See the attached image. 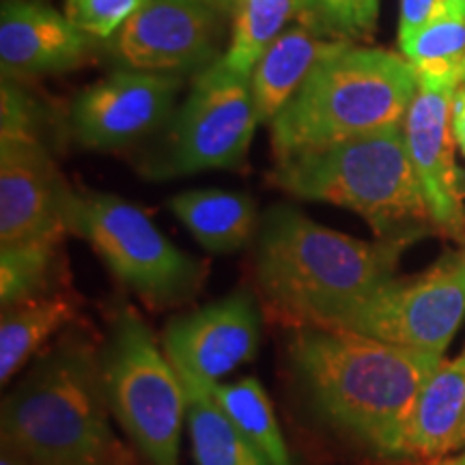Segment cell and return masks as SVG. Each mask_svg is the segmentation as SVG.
<instances>
[{"mask_svg": "<svg viewBox=\"0 0 465 465\" xmlns=\"http://www.w3.org/2000/svg\"><path fill=\"white\" fill-rule=\"evenodd\" d=\"M67 232L84 237L125 287L149 306H177L194 298L207 267L179 250L147 213L119 196L72 190Z\"/></svg>", "mask_w": 465, "mask_h": 465, "instance_id": "6", "label": "cell"}, {"mask_svg": "<svg viewBox=\"0 0 465 465\" xmlns=\"http://www.w3.org/2000/svg\"><path fill=\"white\" fill-rule=\"evenodd\" d=\"M205 391L223 407L226 418L272 465H293L278 427L272 401L259 380L243 377L235 383H205Z\"/></svg>", "mask_w": 465, "mask_h": 465, "instance_id": "21", "label": "cell"}, {"mask_svg": "<svg viewBox=\"0 0 465 465\" xmlns=\"http://www.w3.org/2000/svg\"><path fill=\"white\" fill-rule=\"evenodd\" d=\"M449 15H459L452 0H401L399 44Z\"/></svg>", "mask_w": 465, "mask_h": 465, "instance_id": "27", "label": "cell"}, {"mask_svg": "<svg viewBox=\"0 0 465 465\" xmlns=\"http://www.w3.org/2000/svg\"><path fill=\"white\" fill-rule=\"evenodd\" d=\"M74 304L65 295H35L3 308L0 319V381L7 383L35 351L67 325Z\"/></svg>", "mask_w": 465, "mask_h": 465, "instance_id": "20", "label": "cell"}, {"mask_svg": "<svg viewBox=\"0 0 465 465\" xmlns=\"http://www.w3.org/2000/svg\"><path fill=\"white\" fill-rule=\"evenodd\" d=\"M465 83V61H463V65H461V84Z\"/></svg>", "mask_w": 465, "mask_h": 465, "instance_id": "35", "label": "cell"}, {"mask_svg": "<svg viewBox=\"0 0 465 465\" xmlns=\"http://www.w3.org/2000/svg\"><path fill=\"white\" fill-rule=\"evenodd\" d=\"M177 91V75L119 69L74 100L69 124L75 141L91 149L124 147L166 119Z\"/></svg>", "mask_w": 465, "mask_h": 465, "instance_id": "14", "label": "cell"}, {"mask_svg": "<svg viewBox=\"0 0 465 465\" xmlns=\"http://www.w3.org/2000/svg\"><path fill=\"white\" fill-rule=\"evenodd\" d=\"M341 44L322 37L304 25L284 28L250 74V91L259 124H272L317 63L339 50Z\"/></svg>", "mask_w": 465, "mask_h": 465, "instance_id": "16", "label": "cell"}, {"mask_svg": "<svg viewBox=\"0 0 465 465\" xmlns=\"http://www.w3.org/2000/svg\"><path fill=\"white\" fill-rule=\"evenodd\" d=\"M452 5H455L457 14L461 15V17H465V0H452Z\"/></svg>", "mask_w": 465, "mask_h": 465, "instance_id": "34", "label": "cell"}, {"mask_svg": "<svg viewBox=\"0 0 465 465\" xmlns=\"http://www.w3.org/2000/svg\"><path fill=\"white\" fill-rule=\"evenodd\" d=\"M431 465H465V452H461V455L455 457V459H446V461H438V463H431Z\"/></svg>", "mask_w": 465, "mask_h": 465, "instance_id": "33", "label": "cell"}, {"mask_svg": "<svg viewBox=\"0 0 465 465\" xmlns=\"http://www.w3.org/2000/svg\"><path fill=\"white\" fill-rule=\"evenodd\" d=\"M291 362L325 422L381 459H405L424 381L444 358L339 328L302 325Z\"/></svg>", "mask_w": 465, "mask_h": 465, "instance_id": "1", "label": "cell"}, {"mask_svg": "<svg viewBox=\"0 0 465 465\" xmlns=\"http://www.w3.org/2000/svg\"><path fill=\"white\" fill-rule=\"evenodd\" d=\"M459 449H465V418H463L461 427H459L455 440H452V450H459Z\"/></svg>", "mask_w": 465, "mask_h": 465, "instance_id": "31", "label": "cell"}, {"mask_svg": "<svg viewBox=\"0 0 465 465\" xmlns=\"http://www.w3.org/2000/svg\"><path fill=\"white\" fill-rule=\"evenodd\" d=\"M300 0H237L232 7V37L220 65L250 80L263 52L298 17Z\"/></svg>", "mask_w": 465, "mask_h": 465, "instance_id": "22", "label": "cell"}, {"mask_svg": "<svg viewBox=\"0 0 465 465\" xmlns=\"http://www.w3.org/2000/svg\"><path fill=\"white\" fill-rule=\"evenodd\" d=\"M179 373V371H177ZM188 401V420L192 452L199 465H272L237 431L205 386L194 377L179 373Z\"/></svg>", "mask_w": 465, "mask_h": 465, "instance_id": "19", "label": "cell"}, {"mask_svg": "<svg viewBox=\"0 0 465 465\" xmlns=\"http://www.w3.org/2000/svg\"><path fill=\"white\" fill-rule=\"evenodd\" d=\"M272 179L298 199L351 209L377 240L410 246L438 235L407 153L403 124L278 160Z\"/></svg>", "mask_w": 465, "mask_h": 465, "instance_id": "3", "label": "cell"}, {"mask_svg": "<svg viewBox=\"0 0 465 465\" xmlns=\"http://www.w3.org/2000/svg\"><path fill=\"white\" fill-rule=\"evenodd\" d=\"M0 465H37L25 450L17 449L9 440H3V450H0Z\"/></svg>", "mask_w": 465, "mask_h": 465, "instance_id": "30", "label": "cell"}, {"mask_svg": "<svg viewBox=\"0 0 465 465\" xmlns=\"http://www.w3.org/2000/svg\"><path fill=\"white\" fill-rule=\"evenodd\" d=\"M100 362L116 422L151 465H179V440L188 414L183 381L132 308L116 317Z\"/></svg>", "mask_w": 465, "mask_h": 465, "instance_id": "7", "label": "cell"}, {"mask_svg": "<svg viewBox=\"0 0 465 465\" xmlns=\"http://www.w3.org/2000/svg\"><path fill=\"white\" fill-rule=\"evenodd\" d=\"M226 11L209 0H147L108 39V54L130 72L203 74L220 58Z\"/></svg>", "mask_w": 465, "mask_h": 465, "instance_id": "10", "label": "cell"}, {"mask_svg": "<svg viewBox=\"0 0 465 465\" xmlns=\"http://www.w3.org/2000/svg\"><path fill=\"white\" fill-rule=\"evenodd\" d=\"M259 342V308L248 291L174 317L164 332V351L174 369L205 383H216L250 362Z\"/></svg>", "mask_w": 465, "mask_h": 465, "instance_id": "13", "label": "cell"}, {"mask_svg": "<svg viewBox=\"0 0 465 465\" xmlns=\"http://www.w3.org/2000/svg\"><path fill=\"white\" fill-rule=\"evenodd\" d=\"M56 240L3 246L0 252V302L3 308L14 306L44 293L52 265H54Z\"/></svg>", "mask_w": 465, "mask_h": 465, "instance_id": "24", "label": "cell"}, {"mask_svg": "<svg viewBox=\"0 0 465 465\" xmlns=\"http://www.w3.org/2000/svg\"><path fill=\"white\" fill-rule=\"evenodd\" d=\"M450 130L452 138H455L459 151L465 158V83L459 86L452 100V113H450Z\"/></svg>", "mask_w": 465, "mask_h": 465, "instance_id": "29", "label": "cell"}, {"mask_svg": "<svg viewBox=\"0 0 465 465\" xmlns=\"http://www.w3.org/2000/svg\"><path fill=\"white\" fill-rule=\"evenodd\" d=\"M459 80L418 78L416 100L403 121L405 144L440 237L465 246V179L455 162L450 130Z\"/></svg>", "mask_w": 465, "mask_h": 465, "instance_id": "11", "label": "cell"}, {"mask_svg": "<svg viewBox=\"0 0 465 465\" xmlns=\"http://www.w3.org/2000/svg\"><path fill=\"white\" fill-rule=\"evenodd\" d=\"M144 3L147 0H67L65 15L80 31L108 42Z\"/></svg>", "mask_w": 465, "mask_h": 465, "instance_id": "26", "label": "cell"}, {"mask_svg": "<svg viewBox=\"0 0 465 465\" xmlns=\"http://www.w3.org/2000/svg\"><path fill=\"white\" fill-rule=\"evenodd\" d=\"M401 54L411 63L418 78L459 80L465 61V17L449 15L433 22L407 42L399 44Z\"/></svg>", "mask_w": 465, "mask_h": 465, "instance_id": "23", "label": "cell"}, {"mask_svg": "<svg viewBox=\"0 0 465 465\" xmlns=\"http://www.w3.org/2000/svg\"><path fill=\"white\" fill-rule=\"evenodd\" d=\"M381 0H300V25L336 42L373 35Z\"/></svg>", "mask_w": 465, "mask_h": 465, "instance_id": "25", "label": "cell"}, {"mask_svg": "<svg viewBox=\"0 0 465 465\" xmlns=\"http://www.w3.org/2000/svg\"><path fill=\"white\" fill-rule=\"evenodd\" d=\"M416 93L403 54L342 42L270 124L276 160L403 124Z\"/></svg>", "mask_w": 465, "mask_h": 465, "instance_id": "4", "label": "cell"}, {"mask_svg": "<svg viewBox=\"0 0 465 465\" xmlns=\"http://www.w3.org/2000/svg\"><path fill=\"white\" fill-rule=\"evenodd\" d=\"M102 362L80 342L56 347L3 401V440L37 465H114Z\"/></svg>", "mask_w": 465, "mask_h": 465, "instance_id": "5", "label": "cell"}, {"mask_svg": "<svg viewBox=\"0 0 465 465\" xmlns=\"http://www.w3.org/2000/svg\"><path fill=\"white\" fill-rule=\"evenodd\" d=\"M407 243L364 242L317 224L291 205L261 216L257 281L289 323L330 328L336 319L397 278Z\"/></svg>", "mask_w": 465, "mask_h": 465, "instance_id": "2", "label": "cell"}, {"mask_svg": "<svg viewBox=\"0 0 465 465\" xmlns=\"http://www.w3.org/2000/svg\"><path fill=\"white\" fill-rule=\"evenodd\" d=\"M72 194L39 136L0 138V243L61 242Z\"/></svg>", "mask_w": 465, "mask_h": 465, "instance_id": "12", "label": "cell"}, {"mask_svg": "<svg viewBox=\"0 0 465 465\" xmlns=\"http://www.w3.org/2000/svg\"><path fill=\"white\" fill-rule=\"evenodd\" d=\"M209 3L218 5V7H220V9H224L226 14H232V7H235L237 0H209Z\"/></svg>", "mask_w": 465, "mask_h": 465, "instance_id": "32", "label": "cell"}, {"mask_svg": "<svg viewBox=\"0 0 465 465\" xmlns=\"http://www.w3.org/2000/svg\"><path fill=\"white\" fill-rule=\"evenodd\" d=\"M93 39L45 0H3L0 65L5 75L69 72L89 58Z\"/></svg>", "mask_w": 465, "mask_h": 465, "instance_id": "15", "label": "cell"}, {"mask_svg": "<svg viewBox=\"0 0 465 465\" xmlns=\"http://www.w3.org/2000/svg\"><path fill=\"white\" fill-rule=\"evenodd\" d=\"M465 418V349L455 360H441L418 394L405 457L433 461L452 452V440Z\"/></svg>", "mask_w": 465, "mask_h": 465, "instance_id": "17", "label": "cell"}, {"mask_svg": "<svg viewBox=\"0 0 465 465\" xmlns=\"http://www.w3.org/2000/svg\"><path fill=\"white\" fill-rule=\"evenodd\" d=\"M173 213L212 252H232L252 240L261 218L248 194L224 190H190L173 196Z\"/></svg>", "mask_w": 465, "mask_h": 465, "instance_id": "18", "label": "cell"}, {"mask_svg": "<svg viewBox=\"0 0 465 465\" xmlns=\"http://www.w3.org/2000/svg\"><path fill=\"white\" fill-rule=\"evenodd\" d=\"M259 125L250 80L220 65L199 74L188 100L173 121L160 177L207 168H237L246 160Z\"/></svg>", "mask_w": 465, "mask_h": 465, "instance_id": "9", "label": "cell"}, {"mask_svg": "<svg viewBox=\"0 0 465 465\" xmlns=\"http://www.w3.org/2000/svg\"><path fill=\"white\" fill-rule=\"evenodd\" d=\"M465 317V246L416 276L392 278L330 328L444 356Z\"/></svg>", "mask_w": 465, "mask_h": 465, "instance_id": "8", "label": "cell"}, {"mask_svg": "<svg viewBox=\"0 0 465 465\" xmlns=\"http://www.w3.org/2000/svg\"><path fill=\"white\" fill-rule=\"evenodd\" d=\"M3 136H37L35 134L33 104L17 86L3 84V125H0V138Z\"/></svg>", "mask_w": 465, "mask_h": 465, "instance_id": "28", "label": "cell"}]
</instances>
